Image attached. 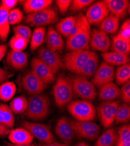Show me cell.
Returning <instances> with one entry per match:
<instances>
[{
	"instance_id": "cell-26",
	"label": "cell",
	"mask_w": 130,
	"mask_h": 146,
	"mask_svg": "<svg viewBox=\"0 0 130 146\" xmlns=\"http://www.w3.org/2000/svg\"><path fill=\"white\" fill-rule=\"evenodd\" d=\"M119 19L110 13L100 23V29L107 34H114L119 29Z\"/></svg>"
},
{
	"instance_id": "cell-29",
	"label": "cell",
	"mask_w": 130,
	"mask_h": 146,
	"mask_svg": "<svg viewBox=\"0 0 130 146\" xmlns=\"http://www.w3.org/2000/svg\"><path fill=\"white\" fill-rule=\"evenodd\" d=\"M77 19V16H71L62 19L57 23L56 25L57 32L61 35H62L67 38L71 31L73 29Z\"/></svg>"
},
{
	"instance_id": "cell-25",
	"label": "cell",
	"mask_w": 130,
	"mask_h": 146,
	"mask_svg": "<svg viewBox=\"0 0 130 146\" xmlns=\"http://www.w3.org/2000/svg\"><path fill=\"white\" fill-rule=\"evenodd\" d=\"M51 0H26L23 2V8L26 14H32L49 8L53 3Z\"/></svg>"
},
{
	"instance_id": "cell-50",
	"label": "cell",
	"mask_w": 130,
	"mask_h": 146,
	"mask_svg": "<svg viewBox=\"0 0 130 146\" xmlns=\"http://www.w3.org/2000/svg\"><path fill=\"white\" fill-rule=\"evenodd\" d=\"M117 146H130V143L117 142Z\"/></svg>"
},
{
	"instance_id": "cell-44",
	"label": "cell",
	"mask_w": 130,
	"mask_h": 146,
	"mask_svg": "<svg viewBox=\"0 0 130 146\" xmlns=\"http://www.w3.org/2000/svg\"><path fill=\"white\" fill-rule=\"evenodd\" d=\"M72 1L71 0H57L55 1L56 5L59 11L62 14H65L71 4Z\"/></svg>"
},
{
	"instance_id": "cell-2",
	"label": "cell",
	"mask_w": 130,
	"mask_h": 146,
	"mask_svg": "<svg viewBox=\"0 0 130 146\" xmlns=\"http://www.w3.org/2000/svg\"><path fill=\"white\" fill-rule=\"evenodd\" d=\"M50 100L45 94L32 95L28 100V106L25 115L33 120H41L49 115Z\"/></svg>"
},
{
	"instance_id": "cell-33",
	"label": "cell",
	"mask_w": 130,
	"mask_h": 146,
	"mask_svg": "<svg viewBox=\"0 0 130 146\" xmlns=\"http://www.w3.org/2000/svg\"><path fill=\"white\" fill-rule=\"evenodd\" d=\"M8 12L0 7V39L3 41L7 40L9 32V24L8 21Z\"/></svg>"
},
{
	"instance_id": "cell-31",
	"label": "cell",
	"mask_w": 130,
	"mask_h": 146,
	"mask_svg": "<svg viewBox=\"0 0 130 146\" xmlns=\"http://www.w3.org/2000/svg\"><path fill=\"white\" fill-rule=\"evenodd\" d=\"M46 36V29L44 27H37L32 34L30 39V49L32 52L36 50L44 42Z\"/></svg>"
},
{
	"instance_id": "cell-6",
	"label": "cell",
	"mask_w": 130,
	"mask_h": 146,
	"mask_svg": "<svg viewBox=\"0 0 130 146\" xmlns=\"http://www.w3.org/2000/svg\"><path fill=\"white\" fill-rule=\"evenodd\" d=\"M74 93L83 100L92 101L96 98L95 87L88 78L76 74L71 80Z\"/></svg>"
},
{
	"instance_id": "cell-11",
	"label": "cell",
	"mask_w": 130,
	"mask_h": 146,
	"mask_svg": "<svg viewBox=\"0 0 130 146\" xmlns=\"http://www.w3.org/2000/svg\"><path fill=\"white\" fill-rule=\"evenodd\" d=\"M120 102L102 101L98 107L99 120L104 128H109L114 122L115 113Z\"/></svg>"
},
{
	"instance_id": "cell-35",
	"label": "cell",
	"mask_w": 130,
	"mask_h": 146,
	"mask_svg": "<svg viewBox=\"0 0 130 146\" xmlns=\"http://www.w3.org/2000/svg\"><path fill=\"white\" fill-rule=\"evenodd\" d=\"M28 106V100L23 96L15 97L10 103L9 108L14 113H24Z\"/></svg>"
},
{
	"instance_id": "cell-3",
	"label": "cell",
	"mask_w": 130,
	"mask_h": 146,
	"mask_svg": "<svg viewBox=\"0 0 130 146\" xmlns=\"http://www.w3.org/2000/svg\"><path fill=\"white\" fill-rule=\"evenodd\" d=\"M67 110L78 121H92L96 116L94 105L86 100L72 101L67 105Z\"/></svg>"
},
{
	"instance_id": "cell-30",
	"label": "cell",
	"mask_w": 130,
	"mask_h": 146,
	"mask_svg": "<svg viewBox=\"0 0 130 146\" xmlns=\"http://www.w3.org/2000/svg\"><path fill=\"white\" fill-rule=\"evenodd\" d=\"M0 123L8 128H13L15 123L14 113L6 104H0Z\"/></svg>"
},
{
	"instance_id": "cell-48",
	"label": "cell",
	"mask_w": 130,
	"mask_h": 146,
	"mask_svg": "<svg viewBox=\"0 0 130 146\" xmlns=\"http://www.w3.org/2000/svg\"><path fill=\"white\" fill-rule=\"evenodd\" d=\"M7 50V46L5 44H0V61L5 55Z\"/></svg>"
},
{
	"instance_id": "cell-17",
	"label": "cell",
	"mask_w": 130,
	"mask_h": 146,
	"mask_svg": "<svg viewBox=\"0 0 130 146\" xmlns=\"http://www.w3.org/2000/svg\"><path fill=\"white\" fill-rule=\"evenodd\" d=\"M55 131L60 139L67 144L72 141L75 136L71 122L65 117H61L58 120Z\"/></svg>"
},
{
	"instance_id": "cell-13",
	"label": "cell",
	"mask_w": 130,
	"mask_h": 146,
	"mask_svg": "<svg viewBox=\"0 0 130 146\" xmlns=\"http://www.w3.org/2000/svg\"><path fill=\"white\" fill-rule=\"evenodd\" d=\"M110 13L104 1H98L90 5L86 11L85 17L89 24L98 25Z\"/></svg>"
},
{
	"instance_id": "cell-38",
	"label": "cell",
	"mask_w": 130,
	"mask_h": 146,
	"mask_svg": "<svg viewBox=\"0 0 130 146\" xmlns=\"http://www.w3.org/2000/svg\"><path fill=\"white\" fill-rule=\"evenodd\" d=\"M15 35L25 39L28 42H29L32 36V31L29 27L19 25L14 28Z\"/></svg>"
},
{
	"instance_id": "cell-36",
	"label": "cell",
	"mask_w": 130,
	"mask_h": 146,
	"mask_svg": "<svg viewBox=\"0 0 130 146\" xmlns=\"http://www.w3.org/2000/svg\"><path fill=\"white\" fill-rule=\"evenodd\" d=\"M115 78L116 83L119 85H123L130 78V64L127 63L117 67L115 71Z\"/></svg>"
},
{
	"instance_id": "cell-1",
	"label": "cell",
	"mask_w": 130,
	"mask_h": 146,
	"mask_svg": "<svg viewBox=\"0 0 130 146\" xmlns=\"http://www.w3.org/2000/svg\"><path fill=\"white\" fill-rule=\"evenodd\" d=\"M53 93L58 107L63 108L68 105L73 101L75 94L71 79L63 73L59 74L54 85Z\"/></svg>"
},
{
	"instance_id": "cell-15",
	"label": "cell",
	"mask_w": 130,
	"mask_h": 146,
	"mask_svg": "<svg viewBox=\"0 0 130 146\" xmlns=\"http://www.w3.org/2000/svg\"><path fill=\"white\" fill-rule=\"evenodd\" d=\"M109 35L100 29H93L91 31L89 46L92 50L103 53L108 52L111 46Z\"/></svg>"
},
{
	"instance_id": "cell-21",
	"label": "cell",
	"mask_w": 130,
	"mask_h": 146,
	"mask_svg": "<svg viewBox=\"0 0 130 146\" xmlns=\"http://www.w3.org/2000/svg\"><path fill=\"white\" fill-rule=\"evenodd\" d=\"M99 58L98 54L92 52L85 64L77 72L76 74L83 76L88 79L93 77L99 67Z\"/></svg>"
},
{
	"instance_id": "cell-46",
	"label": "cell",
	"mask_w": 130,
	"mask_h": 146,
	"mask_svg": "<svg viewBox=\"0 0 130 146\" xmlns=\"http://www.w3.org/2000/svg\"><path fill=\"white\" fill-rule=\"evenodd\" d=\"M13 76V73H12L9 71L6 70L1 67H0V85L3 84L4 81L7 80L8 78L12 77Z\"/></svg>"
},
{
	"instance_id": "cell-8",
	"label": "cell",
	"mask_w": 130,
	"mask_h": 146,
	"mask_svg": "<svg viewBox=\"0 0 130 146\" xmlns=\"http://www.w3.org/2000/svg\"><path fill=\"white\" fill-rule=\"evenodd\" d=\"M22 125L23 128L27 130L33 137H36L40 142L44 144L55 142V137L47 125L28 121H23Z\"/></svg>"
},
{
	"instance_id": "cell-12",
	"label": "cell",
	"mask_w": 130,
	"mask_h": 146,
	"mask_svg": "<svg viewBox=\"0 0 130 146\" xmlns=\"http://www.w3.org/2000/svg\"><path fill=\"white\" fill-rule=\"evenodd\" d=\"M115 78V68L105 62L98 67L90 82L95 88H100L104 85L112 82Z\"/></svg>"
},
{
	"instance_id": "cell-7",
	"label": "cell",
	"mask_w": 130,
	"mask_h": 146,
	"mask_svg": "<svg viewBox=\"0 0 130 146\" xmlns=\"http://www.w3.org/2000/svg\"><path fill=\"white\" fill-rule=\"evenodd\" d=\"M92 53L89 50L70 51L63 58L65 68L76 74L85 64Z\"/></svg>"
},
{
	"instance_id": "cell-39",
	"label": "cell",
	"mask_w": 130,
	"mask_h": 146,
	"mask_svg": "<svg viewBox=\"0 0 130 146\" xmlns=\"http://www.w3.org/2000/svg\"><path fill=\"white\" fill-rule=\"evenodd\" d=\"M23 18V14L19 8H14L8 12V21L9 25H16L20 23Z\"/></svg>"
},
{
	"instance_id": "cell-4",
	"label": "cell",
	"mask_w": 130,
	"mask_h": 146,
	"mask_svg": "<svg viewBox=\"0 0 130 146\" xmlns=\"http://www.w3.org/2000/svg\"><path fill=\"white\" fill-rule=\"evenodd\" d=\"M90 35V25L86 18L80 31L73 37L67 39V49L69 51L89 50Z\"/></svg>"
},
{
	"instance_id": "cell-40",
	"label": "cell",
	"mask_w": 130,
	"mask_h": 146,
	"mask_svg": "<svg viewBox=\"0 0 130 146\" xmlns=\"http://www.w3.org/2000/svg\"><path fill=\"white\" fill-rule=\"evenodd\" d=\"M117 135L118 142L130 143V125L128 124L121 126L118 130Z\"/></svg>"
},
{
	"instance_id": "cell-14",
	"label": "cell",
	"mask_w": 130,
	"mask_h": 146,
	"mask_svg": "<svg viewBox=\"0 0 130 146\" xmlns=\"http://www.w3.org/2000/svg\"><path fill=\"white\" fill-rule=\"evenodd\" d=\"M32 71L46 85L50 84L55 80V74L38 57H34L31 61Z\"/></svg>"
},
{
	"instance_id": "cell-32",
	"label": "cell",
	"mask_w": 130,
	"mask_h": 146,
	"mask_svg": "<svg viewBox=\"0 0 130 146\" xmlns=\"http://www.w3.org/2000/svg\"><path fill=\"white\" fill-rule=\"evenodd\" d=\"M130 120V106L128 104L122 103L118 105L114 121L116 124L127 123Z\"/></svg>"
},
{
	"instance_id": "cell-37",
	"label": "cell",
	"mask_w": 130,
	"mask_h": 146,
	"mask_svg": "<svg viewBox=\"0 0 130 146\" xmlns=\"http://www.w3.org/2000/svg\"><path fill=\"white\" fill-rule=\"evenodd\" d=\"M28 42L24 39L18 36L14 35L11 38L9 41V46L12 50L18 52H22L28 46Z\"/></svg>"
},
{
	"instance_id": "cell-52",
	"label": "cell",
	"mask_w": 130,
	"mask_h": 146,
	"mask_svg": "<svg viewBox=\"0 0 130 146\" xmlns=\"http://www.w3.org/2000/svg\"><path fill=\"white\" fill-rule=\"evenodd\" d=\"M75 146H89V145L86 143L82 141V142L78 143Z\"/></svg>"
},
{
	"instance_id": "cell-27",
	"label": "cell",
	"mask_w": 130,
	"mask_h": 146,
	"mask_svg": "<svg viewBox=\"0 0 130 146\" xmlns=\"http://www.w3.org/2000/svg\"><path fill=\"white\" fill-rule=\"evenodd\" d=\"M118 139L117 131L114 128L105 131L98 139L94 146H113Z\"/></svg>"
},
{
	"instance_id": "cell-51",
	"label": "cell",
	"mask_w": 130,
	"mask_h": 146,
	"mask_svg": "<svg viewBox=\"0 0 130 146\" xmlns=\"http://www.w3.org/2000/svg\"><path fill=\"white\" fill-rule=\"evenodd\" d=\"M8 146H34L30 144H14L12 143H7Z\"/></svg>"
},
{
	"instance_id": "cell-43",
	"label": "cell",
	"mask_w": 130,
	"mask_h": 146,
	"mask_svg": "<svg viewBox=\"0 0 130 146\" xmlns=\"http://www.w3.org/2000/svg\"><path fill=\"white\" fill-rule=\"evenodd\" d=\"M119 35L124 39L130 41V21L128 19L126 20L120 28Z\"/></svg>"
},
{
	"instance_id": "cell-28",
	"label": "cell",
	"mask_w": 130,
	"mask_h": 146,
	"mask_svg": "<svg viewBox=\"0 0 130 146\" xmlns=\"http://www.w3.org/2000/svg\"><path fill=\"white\" fill-rule=\"evenodd\" d=\"M112 49L113 52L128 56L130 52V41L117 34L113 38Z\"/></svg>"
},
{
	"instance_id": "cell-20",
	"label": "cell",
	"mask_w": 130,
	"mask_h": 146,
	"mask_svg": "<svg viewBox=\"0 0 130 146\" xmlns=\"http://www.w3.org/2000/svg\"><path fill=\"white\" fill-rule=\"evenodd\" d=\"M110 12L119 19L123 18L127 14L129 6L128 0H104Z\"/></svg>"
},
{
	"instance_id": "cell-9",
	"label": "cell",
	"mask_w": 130,
	"mask_h": 146,
	"mask_svg": "<svg viewBox=\"0 0 130 146\" xmlns=\"http://www.w3.org/2000/svg\"><path fill=\"white\" fill-rule=\"evenodd\" d=\"M72 126L78 137L87 140H93L95 139L100 134L101 129L97 125L91 122L90 121H71Z\"/></svg>"
},
{
	"instance_id": "cell-41",
	"label": "cell",
	"mask_w": 130,
	"mask_h": 146,
	"mask_svg": "<svg viewBox=\"0 0 130 146\" xmlns=\"http://www.w3.org/2000/svg\"><path fill=\"white\" fill-rule=\"evenodd\" d=\"M94 2L93 0H74L72 1L70 9L73 13L83 9L90 5Z\"/></svg>"
},
{
	"instance_id": "cell-47",
	"label": "cell",
	"mask_w": 130,
	"mask_h": 146,
	"mask_svg": "<svg viewBox=\"0 0 130 146\" xmlns=\"http://www.w3.org/2000/svg\"><path fill=\"white\" fill-rule=\"evenodd\" d=\"M11 130L3 124L0 123V136H4L5 135H7L8 134L10 133Z\"/></svg>"
},
{
	"instance_id": "cell-24",
	"label": "cell",
	"mask_w": 130,
	"mask_h": 146,
	"mask_svg": "<svg viewBox=\"0 0 130 146\" xmlns=\"http://www.w3.org/2000/svg\"><path fill=\"white\" fill-rule=\"evenodd\" d=\"M101 56L104 61V62L112 66H120L129 62L128 56L115 52L103 53Z\"/></svg>"
},
{
	"instance_id": "cell-18",
	"label": "cell",
	"mask_w": 130,
	"mask_h": 146,
	"mask_svg": "<svg viewBox=\"0 0 130 146\" xmlns=\"http://www.w3.org/2000/svg\"><path fill=\"white\" fill-rule=\"evenodd\" d=\"M45 40L47 48L59 53H63L65 47L64 40L62 36L51 26L47 30Z\"/></svg>"
},
{
	"instance_id": "cell-10",
	"label": "cell",
	"mask_w": 130,
	"mask_h": 146,
	"mask_svg": "<svg viewBox=\"0 0 130 146\" xmlns=\"http://www.w3.org/2000/svg\"><path fill=\"white\" fill-rule=\"evenodd\" d=\"M38 58L49 66L55 74L65 69L63 58L60 53L47 47H42L39 50Z\"/></svg>"
},
{
	"instance_id": "cell-23",
	"label": "cell",
	"mask_w": 130,
	"mask_h": 146,
	"mask_svg": "<svg viewBox=\"0 0 130 146\" xmlns=\"http://www.w3.org/2000/svg\"><path fill=\"white\" fill-rule=\"evenodd\" d=\"M10 141L14 144H30L33 136L24 128H18L11 130L8 136Z\"/></svg>"
},
{
	"instance_id": "cell-45",
	"label": "cell",
	"mask_w": 130,
	"mask_h": 146,
	"mask_svg": "<svg viewBox=\"0 0 130 146\" xmlns=\"http://www.w3.org/2000/svg\"><path fill=\"white\" fill-rule=\"evenodd\" d=\"M18 2L19 1H17V0H2L0 7H3L8 11H10L14 9Z\"/></svg>"
},
{
	"instance_id": "cell-22",
	"label": "cell",
	"mask_w": 130,
	"mask_h": 146,
	"mask_svg": "<svg viewBox=\"0 0 130 146\" xmlns=\"http://www.w3.org/2000/svg\"><path fill=\"white\" fill-rule=\"evenodd\" d=\"M99 98L102 101H113L121 95L120 88L114 82H109L100 87Z\"/></svg>"
},
{
	"instance_id": "cell-16",
	"label": "cell",
	"mask_w": 130,
	"mask_h": 146,
	"mask_svg": "<svg viewBox=\"0 0 130 146\" xmlns=\"http://www.w3.org/2000/svg\"><path fill=\"white\" fill-rule=\"evenodd\" d=\"M22 84L25 90L32 95L41 94L47 86L32 70L28 71L23 77Z\"/></svg>"
},
{
	"instance_id": "cell-5",
	"label": "cell",
	"mask_w": 130,
	"mask_h": 146,
	"mask_svg": "<svg viewBox=\"0 0 130 146\" xmlns=\"http://www.w3.org/2000/svg\"><path fill=\"white\" fill-rule=\"evenodd\" d=\"M58 21L57 11L54 8L49 7L32 14H28L25 23L31 26L44 27L55 23Z\"/></svg>"
},
{
	"instance_id": "cell-49",
	"label": "cell",
	"mask_w": 130,
	"mask_h": 146,
	"mask_svg": "<svg viewBox=\"0 0 130 146\" xmlns=\"http://www.w3.org/2000/svg\"><path fill=\"white\" fill-rule=\"evenodd\" d=\"M41 146H69L67 143H58L55 142H52L47 144H44Z\"/></svg>"
},
{
	"instance_id": "cell-19",
	"label": "cell",
	"mask_w": 130,
	"mask_h": 146,
	"mask_svg": "<svg viewBox=\"0 0 130 146\" xmlns=\"http://www.w3.org/2000/svg\"><path fill=\"white\" fill-rule=\"evenodd\" d=\"M7 63L16 70L24 69L28 63V57L26 53L12 50L7 57Z\"/></svg>"
},
{
	"instance_id": "cell-42",
	"label": "cell",
	"mask_w": 130,
	"mask_h": 146,
	"mask_svg": "<svg viewBox=\"0 0 130 146\" xmlns=\"http://www.w3.org/2000/svg\"><path fill=\"white\" fill-rule=\"evenodd\" d=\"M121 99L123 102L128 104L130 102V81L128 80L123 84L120 89Z\"/></svg>"
},
{
	"instance_id": "cell-34",
	"label": "cell",
	"mask_w": 130,
	"mask_h": 146,
	"mask_svg": "<svg viewBox=\"0 0 130 146\" xmlns=\"http://www.w3.org/2000/svg\"><path fill=\"white\" fill-rule=\"evenodd\" d=\"M15 84L13 82H6L0 85V100L7 102L12 99L16 92Z\"/></svg>"
}]
</instances>
